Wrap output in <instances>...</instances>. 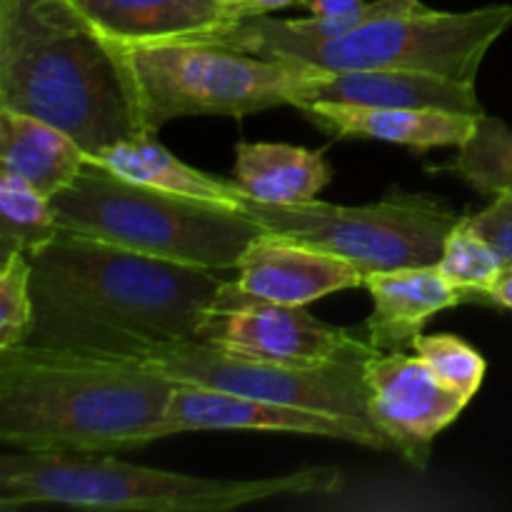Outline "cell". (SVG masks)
I'll return each mask as SVG.
<instances>
[{"label": "cell", "instance_id": "obj_1", "mask_svg": "<svg viewBox=\"0 0 512 512\" xmlns=\"http://www.w3.org/2000/svg\"><path fill=\"white\" fill-rule=\"evenodd\" d=\"M228 278L60 233L30 255L35 348L143 360L198 338Z\"/></svg>", "mask_w": 512, "mask_h": 512}, {"label": "cell", "instance_id": "obj_2", "mask_svg": "<svg viewBox=\"0 0 512 512\" xmlns=\"http://www.w3.org/2000/svg\"><path fill=\"white\" fill-rule=\"evenodd\" d=\"M175 380L138 360L15 345L0 350V443L120 453L170 438Z\"/></svg>", "mask_w": 512, "mask_h": 512}, {"label": "cell", "instance_id": "obj_3", "mask_svg": "<svg viewBox=\"0 0 512 512\" xmlns=\"http://www.w3.org/2000/svg\"><path fill=\"white\" fill-rule=\"evenodd\" d=\"M0 108L100 150L143 135L115 48L70 0H0Z\"/></svg>", "mask_w": 512, "mask_h": 512}, {"label": "cell", "instance_id": "obj_4", "mask_svg": "<svg viewBox=\"0 0 512 512\" xmlns=\"http://www.w3.org/2000/svg\"><path fill=\"white\" fill-rule=\"evenodd\" d=\"M335 465L255 480H220L125 463L108 453L15 450L0 458V510L68 505L125 512H228L273 498L335 493Z\"/></svg>", "mask_w": 512, "mask_h": 512}, {"label": "cell", "instance_id": "obj_5", "mask_svg": "<svg viewBox=\"0 0 512 512\" xmlns=\"http://www.w3.org/2000/svg\"><path fill=\"white\" fill-rule=\"evenodd\" d=\"M512 25V5L433 10L375 18L345 35L308 40L278 28L270 15H245L185 40L228 45L290 70L343 73V70H423L475 83L485 55Z\"/></svg>", "mask_w": 512, "mask_h": 512}, {"label": "cell", "instance_id": "obj_6", "mask_svg": "<svg viewBox=\"0 0 512 512\" xmlns=\"http://www.w3.org/2000/svg\"><path fill=\"white\" fill-rule=\"evenodd\" d=\"M50 203L60 233L215 273H235L248 245L263 233L245 210L133 183L90 158Z\"/></svg>", "mask_w": 512, "mask_h": 512}, {"label": "cell", "instance_id": "obj_7", "mask_svg": "<svg viewBox=\"0 0 512 512\" xmlns=\"http://www.w3.org/2000/svg\"><path fill=\"white\" fill-rule=\"evenodd\" d=\"M110 45L123 68L140 130L150 135L178 118H245L293 105L303 83L300 70L205 40Z\"/></svg>", "mask_w": 512, "mask_h": 512}, {"label": "cell", "instance_id": "obj_8", "mask_svg": "<svg viewBox=\"0 0 512 512\" xmlns=\"http://www.w3.org/2000/svg\"><path fill=\"white\" fill-rule=\"evenodd\" d=\"M263 233L310 245L373 270L438 265L445 238L463 213L428 193L393 188L368 205H333L323 200L275 205L245 198L243 208Z\"/></svg>", "mask_w": 512, "mask_h": 512}, {"label": "cell", "instance_id": "obj_9", "mask_svg": "<svg viewBox=\"0 0 512 512\" xmlns=\"http://www.w3.org/2000/svg\"><path fill=\"white\" fill-rule=\"evenodd\" d=\"M183 385L223 390L268 403L323 410L345 418L370 420V395L363 365H283L235 358L203 343H178L143 360Z\"/></svg>", "mask_w": 512, "mask_h": 512}, {"label": "cell", "instance_id": "obj_10", "mask_svg": "<svg viewBox=\"0 0 512 512\" xmlns=\"http://www.w3.org/2000/svg\"><path fill=\"white\" fill-rule=\"evenodd\" d=\"M195 343H203L235 358L283 365H363L378 350L325 320L303 305H280L223 288L215 308L205 315Z\"/></svg>", "mask_w": 512, "mask_h": 512}, {"label": "cell", "instance_id": "obj_11", "mask_svg": "<svg viewBox=\"0 0 512 512\" xmlns=\"http://www.w3.org/2000/svg\"><path fill=\"white\" fill-rule=\"evenodd\" d=\"M370 420L408 463L423 470L433 440L460 418L470 400L435 378L408 353H375L363 363Z\"/></svg>", "mask_w": 512, "mask_h": 512}, {"label": "cell", "instance_id": "obj_12", "mask_svg": "<svg viewBox=\"0 0 512 512\" xmlns=\"http://www.w3.org/2000/svg\"><path fill=\"white\" fill-rule=\"evenodd\" d=\"M170 435L205 430H258L310 438H330L373 450H393L390 440L368 420L345 418L323 410L268 403L200 385L175 383L168 410Z\"/></svg>", "mask_w": 512, "mask_h": 512}, {"label": "cell", "instance_id": "obj_13", "mask_svg": "<svg viewBox=\"0 0 512 512\" xmlns=\"http://www.w3.org/2000/svg\"><path fill=\"white\" fill-rule=\"evenodd\" d=\"M303 83L293 108L308 103L368 105V108L445 110L458 115H485L475 83L423 73V70H343L310 73L300 70Z\"/></svg>", "mask_w": 512, "mask_h": 512}, {"label": "cell", "instance_id": "obj_14", "mask_svg": "<svg viewBox=\"0 0 512 512\" xmlns=\"http://www.w3.org/2000/svg\"><path fill=\"white\" fill-rule=\"evenodd\" d=\"M233 288L270 303L305 308L340 290L365 288V273L338 255L260 233L240 258Z\"/></svg>", "mask_w": 512, "mask_h": 512}, {"label": "cell", "instance_id": "obj_15", "mask_svg": "<svg viewBox=\"0 0 512 512\" xmlns=\"http://www.w3.org/2000/svg\"><path fill=\"white\" fill-rule=\"evenodd\" d=\"M373 313L365 320L368 343L380 353H405L433 315L468 303L438 265L373 270L365 275Z\"/></svg>", "mask_w": 512, "mask_h": 512}, {"label": "cell", "instance_id": "obj_16", "mask_svg": "<svg viewBox=\"0 0 512 512\" xmlns=\"http://www.w3.org/2000/svg\"><path fill=\"white\" fill-rule=\"evenodd\" d=\"M300 115L333 138L385 140L428 153L433 148H458L478 125L475 115L445 113V110L368 108V105L308 103ZM483 118V115H480Z\"/></svg>", "mask_w": 512, "mask_h": 512}, {"label": "cell", "instance_id": "obj_17", "mask_svg": "<svg viewBox=\"0 0 512 512\" xmlns=\"http://www.w3.org/2000/svg\"><path fill=\"white\" fill-rule=\"evenodd\" d=\"M110 43L185 40L238 20L218 0H70Z\"/></svg>", "mask_w": 512, "mask_h": 512}, {"label": "cell", "instance_id": "obj_18", "mask_svg": "<svg viewBox=\"0 0 512 512\" xmlns=\"http://www.w3.org/2000/svg\"><path fill=\"white\" fill-rule=\"evenodd\" d=\"M88 158L83 145L55 125L0 108V170L28 180L45 198L63 193Z\"/></svg>", "mask_w": 512, "mask_h": 512}, {"label": "cell", "instance_id": "obj_19", "mask_svg": "<svg viewBox=\"0 0 512 512\" xmlns=\"http://www.w3.org/2000/svg\"><path fill=\"white\" fill-rule=\"evenodd\" d=\"M333 180L323 150L288 143L235 145L233 183L258 203H310Z\"/></svg>", "mask_w": 512, "mask_h": 512}, {"label": "cell", "instance_id": "obj_20", "mask_svg": "<svg viewBox=\"0 0 512 512\" xmlns=\"http://www.w3.org/2000/svg\"><path fill=\"white\" fill-rule=\"evenodd\" d=\"M90 160L113 170L120 178H128L133 183L148 185L155 190H165V193L208 200V203L228 205V208L238 210L245 203V193L233 180L215 178V175L183 163L150 133L120 140V143L100 150Z\"/></svg>", "mask_w": 512, "mask_h": 512}, {"label": "cell", "instance_id": "obj_21", "mask_svg": "<svg viewBox=\"0 0 512 512\" xmlns=\"http://www.w3.org/2000/svg\"><path fill=\"white\" fill-rule=\"evenodd\" d=\"M435 173H453L480 195L500 198L512 193V128L485 113L458 153L443 165H430Z\"/></svg>", "mask_w": 512, "mask_h": 512}, {"label": "cell", "instance_id": "obj_22", "mask_svg": "<svg viewBox=\"0 0 512 512\" xmlns=\"http://www.w3.org/2000/svg\"><path fill=\"white\" fill-rule=\"evenodd\" d=\"M60 235L50 198L28 180L0 170V258L8 253L35 255Z\"/></svg>", "mask_w": 512, "mask_h": 512}, {"label": "cell", "instance_id": "obj_23", "mask_svg": "<svg viewBox=\"0 0 512 512\" xmlns=\"http://www.w3.org/2000/svg\"><path fill=\"white\" fill-rule=\"evenodd\" d=\"M503 268V255L468 223V215H463L445 238L443 255L438 260L440 273L468 295V303H485L490 285Z\"/></svg>", "mask_w": 512, "mask_h": 512}, {"label": "cell", "instance_id": "obj_24", "mask_svg": "<svg viewBox=\"0 0 512 512\" xmlns=\"http://www.w3.org/2000/svg\"><path fill=\"white\" fill-rule=\"evenodd\" d=\"M410 350L433 370L440 383L468 400L475 398V393L483 385L485 373H488V363L480 355V350H475L458 335L420 333Z\"/></svg>", "mask_w": 512, "mask_h": 512}, {"label": "cell", "instance_id": "obj_25", "mask_svg": "<svg viewBox=\"0 0 512 512\" xmlns=\"http://www.w3.org/2000/svg\"><path fill=\"white\" fill-rule=\"evenodd\" d=\"M33 333L30 258L8 253L0 258V350L28 343Z\"/></svg>", "mask_w": 512, "mask_h": 512}, {"label": "cell", "instance_id": "obj_26", "mask_svg": "<svg viewBox=\"0 0 512 512\" xmlns=\"http://www.w3.org/2000/svg\"><path fill=\"white\" fill-rule=\"evenodd\" d=\"M468 223L495 245L505 265L512 263V193L493 198L488 208L468 215Z\"/></svg>", "mask_w": 512, "mask_h": 512}, {"label": "cell", "instance_id": "obj_27", "mask_svg": "<svg viewBox=\"0 0 512 512\" xmlns=\"http://www.w3.org/2000/svg\"><path fill=\"white\" fill-rule=\"evenodd\" d=\"M368 0H308V13L318 18H340L365 8Z\"/></svg>", "mask_w": 512, "mask_h": 512}, {"label": "cell", "instance_id": "obj_28", "mask_svg": "<svg viewBox=\"0 0 512 512\" xmlns=\"http://www.w3.org/2000/svg\"><path fill=\"white\" fill-rule=\"evenodd\" d=\"M485 305H495V308L512 313V263L505 265L498 278H495V283L490 285L488 295H485Z\"/></svg>", "mask_w": 512, "mask_h": 512}, {"label": "cell", "instance_id": "obj_29", "mask_svg": "<svg viewBox=\"0 0 512 512\" xmlns=\"http://www.w3.org/2000/svg\"><path fill=\"white\" fill-rule=\"evenodd\" d=\"M283 8H308V0H245V15H270Z\"/></svg>", "mask_w": 512, "mask_h": 512}, {"label": "cell", "instance_id": "obj_30", "mask_svg": "<svg viewBox=\"0 0 512 512\" xmlns=\"http://www.w3.org/2000/svg\"><path fill=\"white\" fill-rule=\"evenodd\" d=\"M220 5H225L228 10H233L238 18H245V0H218Z\"/></svg>", "mask_w": 512, "mask_h": 512}]
</instances>
